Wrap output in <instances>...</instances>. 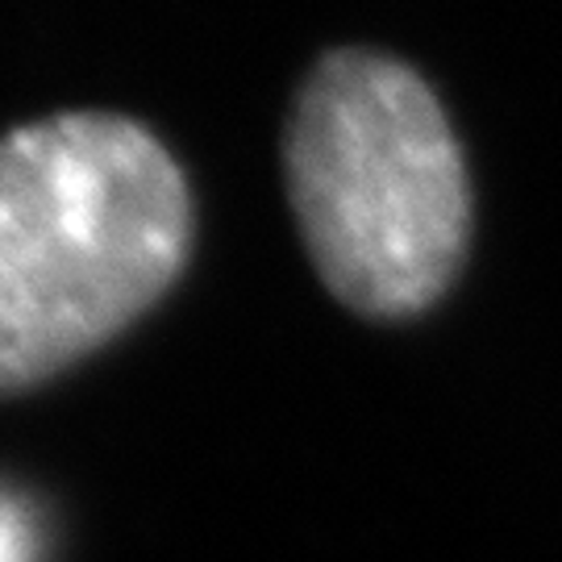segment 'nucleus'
I'll use <instances>...</instances> for the list:
<instances>
[{
    "mask_svg": "<svg viewBox=\"0 0 562 562\" xmlns=\"http://www.w3.org/2000/svg\"><path fill=\"white\" fill-rule=\"evenodd\" d=\"M192 238L188 176L142 121L76 109L0 134V401L142 322Z\"/></svg>",
    "mask_w": 562,
    "mask_h": 562,
    "instance_id": "1",
    "label": "nucleus"
},
{
    "mask_svg": "<svg viewBox=\"0 0 562 562\" xmlns=\"http://www.w3.org/2000/svg\"><path fill=\"white\" fill-rule=\"evenodd\" d=\"M288 196L334 301L408 322L471 246V180L442 101L408 63L341 46L304 76L283 134Z\"/></svg>",
    "mask_w": 562,
    "mask_h": 562,
    "instance_id": "2",
    "label": "nucleus"
},
{
    "mask_svg": "<svg viewBox=\"0 0 562 562\" xmlns=\"http://www.w3.org/2000/svg\"><path fill=\"white\" fill-rule=\"evenodd\" d=\"M0 562H34V525L13 496L0 492Z\"/></svg>",
    "mask_w": 562,
    "mask_h": 562,
    "instance_id": "3",
    "label": "nucleus"
}]
</instances>
